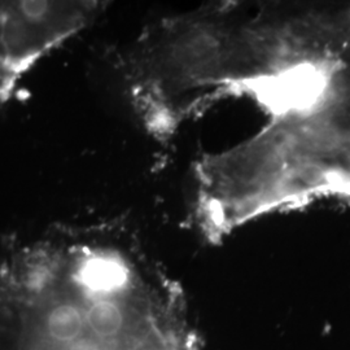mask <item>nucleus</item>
I'll list each match as a JSON object with an SVG mask.
<instances>
[{
	"mask_svg": "<svg viewBox=\"0 0 350 350\" xmlns=\"http://www.w3.org/2000/svg\"><path fill=\"white\" fill-rule=\"evenodd\" d=\"M0 350H200V340L125 266L55 257L0 288Z\"/></svg>",
	"mask_w": 350,
	"mask_h": 350,
	"instance_id": "obj_1",
	"label": "nucleus"
}]
</instances>
